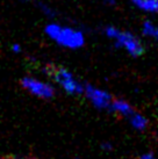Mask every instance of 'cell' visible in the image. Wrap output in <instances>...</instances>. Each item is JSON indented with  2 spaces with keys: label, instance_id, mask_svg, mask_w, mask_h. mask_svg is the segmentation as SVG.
<instances>
[{
  "label": "cell",
  "instance_id": "11",
  "mask_svg": "<svg viewBox=\"0 0 158 159\" xmlns=\"http://www.w3.org/2000/svg\"><path fill=\"white\" fill-rule=\"evenodd\" d=\"M101 148H102V150H105V151H110L113 149V145H112L110 143H108V142H106V143H102Z\"/></svg>",
  "mask_w": 158,
  "mask_h": 159
},
{
  "label": "cell",
  "instance_id": "14",
  "mask_svg": "<svg viewBox=\"0 0 158 159\" xmlns=\"http://www.w3.org/2000/svg\"><path fill=\"white\" fill-rule=\"evenodd\" d=\"M13 159H26V158H19V157H15V158H13Z\"/></svg>",
  "mask_w": 158,
  "mask_h": 159
},
{
  "label": "cell",
  "instance_id": "2",
  "mask_svg": "<svg viewBox=\"0 0 158 159\" xmlns=\"http://www.w3.org/2000/svg\"><path fill=\"white\" fill-rule=\"evenodd\" d=\"M44 72L48 75L53 77V80L62 86V89L66 91L69 94H83L85 86L78 80L73 78V75L64 67H56L48 65L44 67Z\"/></svg>",
  "mask_w": 158,
  "mask_h": 159
},
{
  "label": "cell",
  "instance_id": "12",
  "mask_svg": "<svg viewBox=\"0 0 158 159\" xmlns=\"http://www.w3.org/2000/svg\"><path fill=\"white\" fill-rule=\"evenodd\" d=\"M140 159H157L152 153H144L140 157Z\"/></svg>",
  "mask_w": 158,
  "mask_h": 159
},
{
  "label": "cell",
  "instance_id": "9",
  "mask_svg": "<svg viewBox=\"0 0 158 159\" xmlns=\"http://www.w3.org/2000/svg\"><path fill=\"white\" fill-rule=\"evenodd\" d=\"M142 31L145 36H149V37H152L154 40L158 41V27L156 25L146 20L143 22V26H142Z\"/></svg>",
  "mask_w": 158,
  "mask_h": 159
},
{
  "label": "cell",
  "instance_id": "4",
  "mask_svg": "<svg viewBox=\"0 0 158 159\" xmlns=\"http://www.w3.org/2000/svg\"><path fill=\"white\" fill-rule=\"evenodd\" d=\"M22 87H25L27 91H29L31 94H34L39 98L43 99H49L53 98L55 94V89L53 86L45 84L43 81L37 79H34L31 77H25L21 79Z\"/></svg>",
  "mask_w": 158,
  "mask_h": 159
},
{
  "label": "cell",
  "instance_id": "10",
  "mask_svg": "<svg viewBox=\"0 0 158 159\" xmlns=\"http://www.w3.org/2000/svg\"><path fill=\"white\" fill-rule=\"evenodd\" d=\"M37 6H39L40 11L44 14V15H47L48 18H53L55 15H56V12L53 11V8H50L48 5L43 4V2H41V1H37Z\"/></svg>",
  "mask_w": 158,
  "mask_h": 159
},
{
  "label": "cell",
  "instance_id": "7",
  "mask_svg": "<svg viewBox=\"0 0 158 159\" xmlns=\"http://www.w3.org/2000/svg\"><path fill=\"white\" fill-rule=\"evenodd\" d=\"M132 2L143 11L158 13V0H132Z\"/></svg>",
  "mask_w": 158,
  "mask_h": 159
},
{
  "label": "cell",
  "instance_id": "3",
  "mask_svg": "<svg viewBox=\"0 0 158 159\" xmlns=\"http://www.w3.org/2000/svg\"><path fill=\"white\" fill-rule=\"evenodd\" d=\"M115 47L118 48H124L127 50L128 53H130L134 57H138L144 52V47L140 41L136 39L129 31H120L118 30V35L115 36L114 40Z\"/></svg>",
  "mask_w": 158,
  "mask_h": 159
},
{
  "label": "cell",
  "instance_id": "17",
  "mask_svg": "<svg viewBox=\"0 0 158 159\" xmlns=\"http://www.w3.org/2000/svg\"><path fill=\"white\" fill-rule=\"evenodd\" d=\"M33 159H36V158H33Z\"/></svg>",
  "mask_w": 158,
  "mask_h": 159
},
{
  "label": "cell",
  "instance_id": "1",
  "mask_svg": "<svg viewBox=\"0 0 158 159\" xmlns=\"http://www.w3.org/2000/svg\"><path fill=\"white\" fill-rule=\"evenodd\" d=\"M45 34L59 45L69 49H78L85 43L81 31L75 30L70 27H62L57 23H50L45 27Z\"/></svg>",
  "mask_w": 158,
  "mask_h": 159
},
{
  "label": "cell",
  "instance_id": "5",
  "mask_svg": "<svg viewBox=\"0 0 158 159\" xmlns=\"http://www.w3.org/2000/svg\"><path fill=\"white\" fill-rule=\"evenodd\" d=\"M84 93L94 107L99 109H109L113 98L108 92L97 89L92 85H86Z\"/></svg>",
  "mask_w": 158,
  "mask_h": 159
},
{
  "label": "cell",
  "instance_id": "8",
  "mask_svg": "<svg viewBox=\"0 0 158 159\" xmlns=\"http://www.w3.org/2000/svg\"><path fill=\"white\" fill-rule=\"evenodd\" d=\"M129 120H130V124L137 130H144L149 123V121L146 120L145 116H143L140 113H136V111L129 116Z\"/></svg>",
  "mask_w": 158,
  "mask_h": 159
},
{
  "label": "cell",
  "instance_id": "13",
  "mask_svg": "<svg viewBox=\"0 0 158 159\" xmlns=\"http://www.w3.org/2000/svg\"><path fill=\"white\" fill-rule=\"evenodd\" d=\"M12 50H13L14 52H20V51H21V47H20L19 44H13Z\"/></svg>",
  "mask_w": 158,
  "mask_h": 159
},
{
  "label": "cell",
  "instance_id": "6",
  "mask_svg": "<svg viewBox=\"0 0 158 159\" xmlns=\"http://www.w3.org/2000/svg\"><path fill=\"white\" fill-rule=\"evenodd\" d=\"M109 111L115 113V114L121 115V116H127V117H129L130 115H132L135 113L134 108H132L127 101L121 100V99H116V100H113V101H112Z\"/></svg>",
  "mask_w": 158,
  "mask_h": 159
},
{
  "label": "cell",
  "instance_id": "16",
  "mask_svg": "<svg viewBox=\"0 0 158 159\" xmlns=\"http://www.w3.org/2000/svg\"><path fill=\"white\" fill-rule=\"evenodd\" d=\"M0 159H8V158H0Z\"/></svg>",
  "mask_w": 158,
  "mask_h": 159
},
{
  "label": "cell",
  "instance_id": "15",
  "mask_svg": "<svg viewBox=\"0 0 158 159\" xmlns=\"http://www.w3.org/2000/svg\"><path fill=\"white\" fill-rule=\"evenodd\" d=\"M21 1H29V0H21Z\"/></svg>",
  "mask_w": 158,
  "mask_h": 159
}]
</instances>
